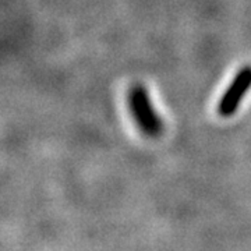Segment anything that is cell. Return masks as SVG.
I'll list each match as a JSON object with an SVG mask.
<instances>
[{"label":"cell","mask_w":251,"mask_h":251,"mask_svg":"<svg viewBox=\"0 0 251 251\" xmlns=\"http://www.w3.org/2000/svg\"><path fill=\"white\" fill-rule=\"evenodd\" d=\"M251 88V66H244L236 74L233 81L225 91L218 103V113L222 117H230L236 113L242 99Z\"/></svg>","instance_id":"obj_2"},{"label":"cell","mask_w":251,"mask_h":251,"mask_svg":"<svg viewBox=\"0 0 251 251\" xmlns=\"http://www.w3.org/2000/svg\"><path fill=\"white\" fill-rule=\"evenodd\" d=\"M128 106L134 117L135 123L141 128L144 134L156 137L163 130L161 117L155 112L148 91L143 85H134L128 94Z\"/></svg>","instance_id":"obj_1"}]
</instances>
